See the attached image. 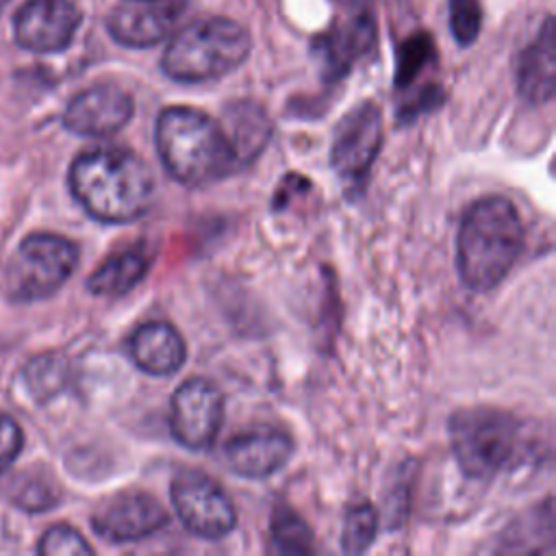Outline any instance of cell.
Wrapping results in <instances>:
<instances>
[{"mask_svg":"<svg viewBox=\"0 0 556 556\" xmlns=\"http://www.w3.org/2000/svg\"><path fill=\"white\" fill-rule=\"evenodd\" d=\"M132 363L150 376L176 374L187 361V345L180 332L161 319H152L135 328L128 339Z\"/></svg>","mask_w":556,"mask_h":556,"instance_id":"obj_16","label":"cell"},{"mask_svg":"<svg viewBox=\"0 0 556 556\" xmlns=\"http://www.w3.org/2000/svg\"><path fill=\"white\" fill-rule=\"evenodd\" d=\"M78 248L54 232H33L7 265V293L20 302L52 295L76 269Z\"/></svg>","mask_w":556,"mask_h":556,"instance_id":"obj_6","label":"cell"},{"mask_svg":"<svg viewBox=\"0 0 556 556\" xmlns=\"http://www.w3.org/2000/svg\"><path fill=\"white\" fill-rule=\"evenodd\" d=\"M187 0H126L109 17V35L126 48H152L176 33Z\"/></svg>","mask_w":556,"mask_h":556,"instance_id":"obj_11","label":"cell"},{"mask_svg":"<svg viewBox=\"0 0 556 556\" xmlns=\"http://www.w3.org/2000/svg\"><path fill=\"white\" fill-rule=\"evenodd\" d=\"M219 124L235 150L239 169L252 163L265 150L274 130L267 111L250 100L228 104Z\"/></svg>","mask_w":556,"mask_h":556,"instance_id":"obj_18","label":"cell"},{"mask_svg":"<svg viewBox=\"0 0 556 556\" xmlns=\"http://www.w3.org/2000/svg\"><path fill=\"white\" fill-rule=\"evenodd\" d=\"M376 43V22L367 11H358L332 24L315 41L326 80L343 78L352 65L365 56Z\"/></svg>","mask_w":556,"mask_h":556,"instance_id":"obj_15","label":"cell"},{"mask_svg":"<svg viewBox=\"0 0 556 556\" xmlns=\"http://www.w3.org/2000/svg\"><path fill=\"white\" fill-rule=\"evenodd\" d=\"M378 534V510L369 502H361L345 513L341 530V549L345 554H363Z\"/></svg>","mask_w":556,"mask_h":556,"instance_id":"obj_21","label":"cell"},{"mask_svg":"<svg viewBox=\"0 0 556 556\" xmlns=\"http://www.w3.org/2000/svg\"><path fill=\"white\" fill-rule=\"evenodd\" d=\"M169 521L163 504L146 491H124L104 500L91 515V528L111 543L143 541Z\"/></svg>","mask_w":556,"mask_h":556,"instance_id":"obj_10","label":"cell"},{"mask_svg":"<svg viewBox=\"0 0 556 556\" xmlns=\"http://www.w3.org/2000/svg\"><path fill=\"white\" fill-rule=\"evenodd\" d=\"M80 20L72 0H26L13 17V35L30 52H61L72 43Z\"/></svg>","mask_w":556,"mask_h":556,"instance_id":"obj_12","label":"cell"},{"mask_svg":"<svg viewBox=\"0 0 556 556\" xmlns=\"http://www.w3.org/2000/svg\"><path fill=\"white\" fill-rule=\"evenodd\" d=\"M382 148V113L374 102L348 111L332 135L330 165L350 191H361Z\"/></svg>","mask_w":556,"mask_h":556,"instance_id":"obj_7","label":"cell"},{"mask_svg":"<svg viewBox=\"0 0 556 556\" xmlns=\"http://www.w3.org/2000/svg\"><path fill=\"white\" fill-rule=\"evenodd\" d=\"M37 552L43 556H91L93 547L83 539L78 530L59 523L43 532Z\"/></svg>","mask_w":556,"mask_h":556,"instance_id":"obj_23","label":"cell"},{"mask_svg":"<svg viewBox=\"0 0 556 556\" xmlns=\"http://www.w3.org/2000/svg\"><path fill=\"white\" fill-rule=\"evenodd\" d=\"M434 59V43L428 33H415L402 41L397 48V63H395V87L408 89L415 78L424 72L428 63Z\"/></svg>","mask_w":556,"mask_h":556,"instance_id":"obj_22","label":"cell"},{"mask_svg":"<svg viewBox=\"0 0 556 556\" xmlns=\"http://www.w3.org/2000/svg\"><path fill=\"white\" fill-rule=\"evenodd\" d=\"M224 424V395L206 378H187L169 402L172 437L191 452L208 450Z\"/></svg>","mask_w":556,"mask_h":556,"instance_id":"obj_9","label":"cell"},{"mask_svg":"<svg viewBox=\"0 0 556 556\" xmlns=\"http://www.w3.org/2000/svg\"><path fill=\"white\" fill-rule=\"evenodd\" d=\"M450 445L458 467L476 480L519 469L534 454L528 426L495 406H465L450 417Z\"/></svg>","mask_w":556,"mask_h":556,"instance_id":"obj_4","label":"cell"},{"mask_svg":"<svg viewBox=\"0 0 556 556\" xmlns=\"http://www.w3.org/2000/svg\"><path fill=\"white\" fill-rule=\"evenodd\" d=\"M523 248V224L517 206L504 195H484L463 215L456 235V267L471 291L497 287Z\"/></svg>","mask_w":556,"mask_h":556,"instance_id":"obj_2","label":"cell"},{"mask_svg":"<svg viewBox=\"0 0 556 556\" xmlns=\"http://www.w3.org/2000/svg\"><path fill=\"white\" fill-rule=\"evenodd\" d=\"M24 434L20 424L11 417L0 413V471H4L22 452Z\"/></svg>","mask_w":556,"mask_h":556,"instance_id":"obj_25","label":"cell"},{"mask_svg":"<svg viewBox=\"0 0 556 556\" xmlns=\"http://www.w3.org/2000/svg\"><path fill=\"white\" fill-rule=\"evenodd\" d=\"M517 91L530 104H545L554 96V26L547 17L536 37L519 52L515 65Z\"/></svg>","mask_w":556,"mask_h":556,"instance_id":"obj_17","label":"cell"},{"mask_svg":"<svg viewBox=\"0 0 556 556\" xmlns=\"http://www.w3.org/2000/svg\"><path fill=\"white\" fill-rule=\"evenodd\" d=\"M172 504L182 526L208 541H219L237 526V510L224 489L204 473L182 471L172 480Z\"/></svg>","mask_w":556,"mask_h":556,"instance_id":"obj_8","label":"cell"},{"mask_svg":"<svg viewBox=\"0 0 556 556\" xmlns=\"http://www.w3.org/2000/svg\"><path fill=\"white\" fill-rule=\"evenodd\" d=\"M150 269V256L141 245L126 248L109 256L87 280L93 295L117 298L135 289Z\"/></svg>","mask_w":556,"mask_h":556,"instance_id":"obj_19","label":"cell"},{"mask_svg":"<svg viewBox=\"0 0 556 556\" xmlns=\"http://www.w3.org/2000/svg\"><path fill=\"white\" fill-rule=\"evenodd\" d=\"M293 439L269 426H258L230 437L224 445L226 465L243 478L263 480L278 473L293 456Z\"/></svg>","mask_w":556,"mask_h":556,"instance_id":"obj_14","label":"cell"},{"mask_svg":"<svg viewBox=\"0 0 556 556\" xmlns=\"http://www.w3.org/2000/svg\"><path fill=\"white\" fill-rule=\"evenodd\" d=\"M154 143L167 174L185 187H204L239 169L222 124L193 106L163 109Z\"/></svg>","mask_w":556,"mask_h":556,"instance_id":"obj_3","label":"cell"},{"mask_svg":"<svg viewBox=\"0 0 556 556\" xmlns=\"http://www.w3.org/2000/svg\"><path fill=\"white\" fill-rule=\"evenodd\" d=\"M269 547L276 554H311L313 530L308 523L289 506L278 504L269 521Z\"/></svg>","mask_w":556,"mask_h":556,"instance_id":"obj_20","label":"cell"},{"mask_svg":"<svg viewBox=\"0 0 556 556\" xmlns=\"http://www.w3.org/2000/svg\"><path fill=\"white\" fill-rule=\"evenodd\" d=\"M482 7L480 0H450V28L460 46H469L480 35Z\"/></svg>","mask_w":556,"mask_h":556,"instance_id":"obj_24","label":"cell"},{"mask_svg":"<svg viewBox=\"0 0 556 556\" xmlns=\"http://www.w3.org/2000/svg\"><path fill=\"white\" fill-rule=\"evenodd\" d=\"M70 189L98 222L126 224L150 211L156 185L150 165L137 152L100 146L74 159Z\"/></svg>","mask_w":556,"mask_h":556,"instance_id":"obj_1","label":"cell"},{"mask_svg":"<svg viewBox=\"0 0 556 556\" xmlns=\"http://www.w3.org/2000/svg\"><path fill=\"white\" fill-rule=\"evenodd\" d=\"M252 50L248 28L230 17H204L178 28L161 56L163 72L178 83H206L237 70Z\"/></svg>","mask_w":556,"mask_h":556,"instance_id":"obj_5","label":"cell"},{"mask_svg":"<svg viewBox=\"0 0 556 556\" xmlns=\"http://www.w3.org/2000/svg\"><path fill=\"white\" fill-rule=\"evenodd\" d=\"M132 113L130 93L115 85H96L78 91L67 102L63 124L83 137H111L130 122Z\"/></svg>","mask_w":556,"mask_h":556,"instance_id":"obj_13","label":"cell"}]
</instances>
